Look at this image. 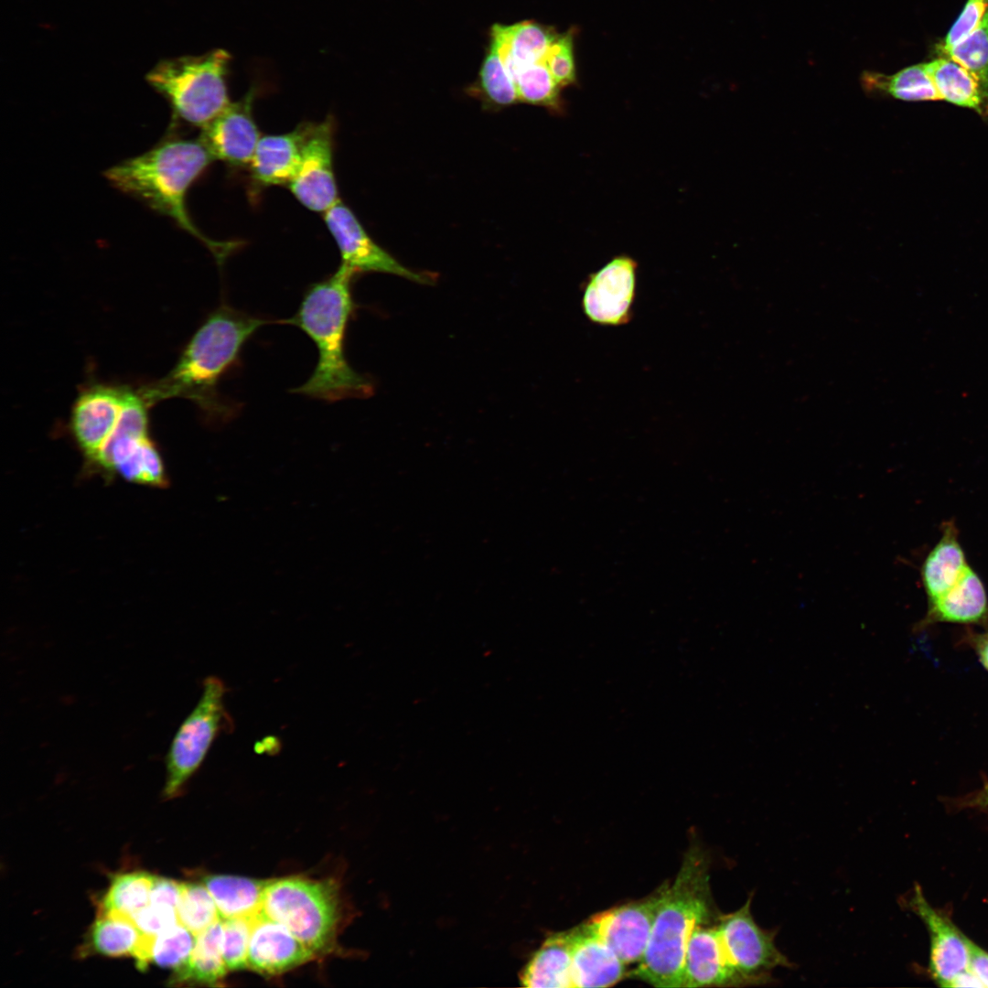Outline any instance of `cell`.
I'll return each mask as SVG.
<instances>
[{"label": "cell", "instance_id": "obj_1", "mask_svg": "<svg viewBox=\"0 0 988 988\" xmlns=\"http://www.w3.org/2000/svg\"><path fill=\"white\" fill-rule=\"evenodd\" d=\"M266 322L222 303L194 333L174 368L138 391L149 406L182 397L191 400L211 419L229 421L235 410L220 395V381L248 339Z\"/></svg>", "mask_w": 988, "mask_h": 988}, {"label": "cell", "instance_id": "obj_2", "mask_svg": "<svg viewBox=\"0 0 988 988\" xmlns=\"http://www.w3.org/2000/svg\"><path fill=\"white\" fill-rule=\"evenodd\" d=\"M357 273L344 264L328 278L309 286L295 316L287 320L314 342L318 360L313 373L295 393L327 402L360 398L371 382L346 357L345 338L354 310L351 282Z\"/></svg>", "mask_w": 988, "mask_h": 988}, {"label": "cell", "instance_id": "obj_3", "mask_svg": "<svg viewBox=\"0 0 988 988\" xmlns=\"http://www.w3.org/2000/svg\"><path fill=\"white\" fill-rule=\"evenodd\" d=\"M211 161L214 158L200 138H174L113 166L104 177L117 189L175 220L222 262L235 242L207 238L192 222L186 207L188 188Z\"/></svg>", "mask_w": 988, "mask_h": 988}, {"label": "cell", "instance_id": "obj_4", "mask_svg": "<svg viewBox=\"0 0 988 988\" xmlns=\"http://www.w3.org/2000/svg\"><path fill=\"white\" fill-rule=\"evenodd\" d=\"M708 863L697 847L685 854L668 885L654 919L645 953L633 975L660 988H682L689 939L711 917Z\"/></svg>", "mask_w": 988, "mask_h": 988}, {"label": "cell", "instance_id": "obj_5", "mask_svg": "<svg viewBox=\"0 0 988 988\" xmlns=\"http://www.w3.org/2000/svg\"><path fill=\"white\" fill-rule=\"evenodd\" d=\"M231 59L220 48L162 59L145 79L168 102L175 117L203 128L231 103L227 86Z\"/></svg>", "mask_w": 988, "mask_h": 988}, {"label": "cell", "instance_id": "obj_6", "mask_svg": "<svg viewBox=\"0 0 988 988\" xmlns=\"http://www.w3.org/2000/svg\"><path fill=\"white\" fill-rule=\"evenodd\" d=\"M262 913L285 925L316 955L329 951L340 918L338 886L300 876L268 880Z\"/></svg>", "mask_w": 988, "mask_h": 988}, {"label": "cell", "instance_id": "obj_7", "mask_svg": "<svg viewBox=\"0 0 988 988\" xmlns=\"http://www.w3.org/2000/svg\"><path fill=\"white\" fill-rule=\"evenodd\" d=\"M226 686L217 676L204 679L201 696L177 728L165 757V799L178 796L203 763L218 736L232 730L233 722L224 704Z\"/></svg>", "mask_w": 988, "mask_h": 988}, {"label": "cell", "instance_id": "obj_8", "mask_svg": "<svg viewBox=\"0 0 988 988\" xmlns=\"http://www.w3.org/2000/svg\"><path fill=\"white\" fill-rule=\"evenodd\" d=\"M752 897L736 911L719 918L717 927L728 958L745 984H762L770 981L778 967H791V962L777 948L775 931L761 929L750 911Z\"/></svg>", "mask_w": 988, "mask_h": 988}, {"label": "cell", "instance_id": "obj_9", "mask_svg": "<svg viewBox=\"0 0 988 988\" xmlns=\"http://www.w3.org/2000/svg\"><path fill=\"white\" fill-rule=\"evenodd\" d=\"M637 269L633 258L619 255L587 277L581 297L587 320L606 327L630 322L637 294Z\"/></svg>", "mask_w": 988, "mask_h": 988}, {"label": "cell", "instance_id": "obj_10", "mask_svg": "<svg viewBox=\"0 0 988 988\" xmlns=\"http://www.w3.org/2000/svg\"><path fill=\"white\" fill-rule=\"evenodd\" d=\"M669 883L645 898L592 916L584 926L600 938L625 963L639 962Z\"/></svg>", "mask_w": 988, "mask_h": 988}, {"label": "cell", "instance_id": "obj_11", "mask_svg": "<svg viewBox=\"0 0 988 988\" xmlns=\"http://www.w3.org/2000/svg\"><path fill=\"white\" fill-rule=\"evenodd\" d=\"M333 124H310L298 169L288 184L296 199L316 212H326L339 200L333 171Z\"/></svg>", "mask_w": 988, "mask_h": 988}, {"label": "cell", "instance_id": "obj_12", "mask_svg": "<svg viewBox=\"0 0 988 988\" xmlns=\"http://www.w3.org/2000/svg\"><path fill=\"white\" fill-rule=\"evenodd\" d=\"M128 389L94 384L77 397L71 411L70 429L88 464L97 467L117 425Z\"/></svg>", "mask_w": 988, "mask_h": 988}, {"label": "cell", "instance_id": "obj_13", "mask_svg": "<svg viewBox=\"0 0 988 988\" xmlns=\"http://www.w3.org/2000/svg\"><path fill=\"white\" fill-rule=\"evenodd\" d=\"M326 225L333 236L344 264L356 273L379 272L426 284L430 277L402 265L380 247L364 231L354 213L338 201L324 213Z\"/></svg>", "mask_w": 988, "mask_h": 988}, {"label": "cell", "instance_id": "obj_14", "mask_svg": "<svg viewBox=\"0 0 988 988\" xmlns=\"http://www.w3.org/2000/svg\"><path fill=\"white\" fill-rule=\"evenodd\" d=\"M253 93L231 102L202 128L200 140L214 160L233 166L250 165L260 134L252 113Z\"/></svg>", "mask_w": 988, "mask_h": 988}, {"label": "cell", "instance_id": "obj_15", "mask_svg": "<svg viewBox=\"0 0 988 988\" xmlns=\"http://www.w3.org/2000/svg\"><path fill=\"white\" fill-rule=\"evenodd\" d=\"M910 906L929 933V972L938 984L948 987L959 973L968 969L971 940L946 916L929 904L918 886Z\"/></svg>", "mask_w": 988, "mask_h": 988}, {"label": "cell", "instance_id": "obj_16", "mask_svg": "<svg viewBox=\"0 0 988 988\" xmlns=\"http://www.w3.org/2000/svg\"><path fill=\"white\" fill-rule=\"evenodd\" d=\"M316 954L285 925L261 913L252 924L248 968L276 975L300 966Z\"/></svg>", "mask_w": 988, "mask_h": 988}, {"label": "cell", "instance_id": "obj_17", "mask_svg": "<svg viewBox=\"0 0 988 988\" xmlns=\"http://www.w3.org/2000/svg\"><path fill=\"white\" fill-rule=\"evenodd\" d=\"M97 467L125 480L155 487L167 485L161 456L148 435H120L105 445Z\"/></svg>", "mask_w": 988, "mask_h": 988}, {"label": "cell", "instance_id": "obj_18", "mask_svg": "<svg viewBox=\"0 0 988 988\" xmlns=\"http://www.w3.org/2000/svg\"><path fill=\"white\" fill-rule=\"evenodd\" d=\"M742 983L744 981L728 958L717 927L697 926L685 950L682 988Z\"/></svg>", "mask_w": 988, "mask_h": 988}, {"label": "cell", "instance_id": "obj_19", "mask_svg": "<svg viewBox=\"0 0 988 988\" xmlns=\"http://www.w3.org/2000/svg\"><path fill=\"white\" fill-rule=\"evenodd\" d=\"M942 622L988 628L987 592L982 578L970 565L948 592L929 603L924 618L913 630Z\"/></svg>", "mask_w": 988, "mask_h": 988}, {"label": "cell", "instance_id": "obj_20", "mask_svg": "<svg viewBox=\"0 0 988 988\" xmlns=\"http://www.w3.org/2000/svg\"><path fill=\"white\" fill-rule=\"evenodd\" d=\"M572 981L574 987H609L623 979L625 963L584 924L573 929Z\"/></svg>", "mask_w": 988, "mask_h": 988}, {"label": "cell", "instance_id": "obj_21", "mask_svg": "<svg viewBox=\"0 0 988 988\" xmlns=\"http://www.w3.org/2000/svg\"><path fill=\"white\" fill-rule=\"evenodd\" d=\"M309 127L310 124H302L290 133L260 138L249 165L257 184L290 183L298 169Z\"/></svg>", "mask_w": 988, "mask_h": 988}, {"label": "cell", "instance_id": "obj_22", "mask_svg": "<svg viewBox=\"0 0 988 988\" xmlns=\"http://www.w3.org/2000/svg\"><path fill=\"white\" fill-rule=\"evenodd\" d=\"M969 566L953 521H945L941 536L925 557L920 578L928 603L948 592Z\"/></svg>", "mask_w": 988, "mask_h": 988}, {"label": "cell", "instance_id": "obj_23", "mask_svg": "<svg viewBox=\"0 0 988 988\" xmlns=\"http://www.w3.org/2000/svg\"><path fill=\"white\" fill-rule=\"evenodd\" d=\"M573 929L550 935L522 969L521 985L531 988H574L571 973Z\"/></svg>", "mask_w": 988, "mask_h": 988}, {"label": "cell", "instance_id": "obj_24", "mask_svg": "<svg viewBox=\"0 0 988 988\" xmlns=\"http://www.w3.org/2000/svg\"><path fill=\"white\" fill-rule=\"evenodd\" d=\"M267 881L229 875H210L202 879L221 919H252L259 916Z\"/></svg>", "mask_w": 988, "mask_h": 988}, {"label": "cell", "instance_id": "obj_25", "mask_svg": "<svg viewBox=\"0 0 988 988\" xmlns=\"http://www.w3.org/2000/svg\"><path fill=\"white\" fill-rule=\"evenodd\" d=\"M222 956V923L215 922L196 936V942L188 961L174 971L171 985H216L228 972Z\"/></svg>", "mask_w": 988, "mask_h": 988}, {"label": "cell", "instance_id": "obj_26", "mask_svg": "<svg viewBox=\"0 0 988 988\" xmlns=\"http://www.w3.org/2000/svg\"><path fill=\"white\" fill-rule=\"evenodd\" d=\"M923 64L940 100L988 115V92L964 67L947 57Z\"/></svg>", "mask_w": 988, "mask_h": 988}, {"label": "cell", "instance_id": "obj_27", "mask_svg": "<svg viewBox=\"0 0 988 988\" xmlns=\"http://www.w3.org/2000/svg\"><path fill=\"white\" fill-rule=\"evenodd\" d=\"M141 936L142 932L130 917L114 912H99L81 952L108 957L133 956Z\"/></svg>", "mask_w": 988, "mask_h": 988}, {"label": "cell", "instance_id": "obj_28", "mask_svg": "<svg viewBox=\"0 0 988 988\" xmlns=\"http://www.w3.org/2000/svg\"><path fill=\"white\" fill-rule=\"evenodd\" d=\"M860 81L864 91L872 95L888 94L907 102L940 100L924 64L905 68L890 76L864 71Z\"/></svg>", "mask_w": 988, "mask_h": 988}, {"label": "cell", "instance_id": "obj_29", "mask_svg": "<svg viewBox=\"0 0 988 988\" xmlns=\"http://www.w3.org/2000/svg\"><path fill=\"white\" fill-rule=\"evenodd\" d=\"M155 876L144 871L122 873L113 877L101 899L99 912L130 917L149 903Z\"/></svg>", "mask_w": 988, "mask_h": 988}, {"label": "cell", "instance_id": "obj_30", "mask_svg": "<svg viewBox=\"0 0 988 988\" xmlns=\"http://www.w3.org/2000/svg\"><path fill=\"white\" fill-rule=\"evenodd\" d=\"M510 76L515 84L520 102L543 106L555 113L563 112L562 89L553 78L546 64V58L518 68L510 72Z\"/></svg>", "mask_w": 988, "mask_h": 988}, {"label": "cell", "instance_id": "obj_31", "mask_svg": "<svg viewBox=\"0 0 988 988\" xmlns=\"http://www.w3.org/2000/svg\"><path fill=\"white\" fill-rule=\"evenodd\" d=\"M177 913L178 922L196 936L221 919L216 903L204 884L182 883Z\"/></svg>", "mask_w": 988, "mask_h": 988}, {"label": "cell", "instance_id": "obj_32", "mask_svg": "<svg viewBox=\"0 0 988 988\" xmlns=\"http://www.w3.org/2000/svg\"><path fill=\"white\" fill-rule=\"evenodd\" d=\"M478 85L491 104L504 107L520 102L515 84L491 40L479 71Z\"/></svg>", "mask_w": 988, "mask_h": 988}, {"label": "cell", "instance_id": "obj_33", "mask_svg": "<svg viewBox=\"0 0 988 988\" xmlns=\"http://www.w3.org/2000/svg\"><path fill=\"white\" fill-rule=\"evenodd\" d=\"M943 56L973 74L988 92V9L980 25Z\"/></svg>", "mask_w": 988, "mask_h": 988}, {"label": "cell", "instance_id": "obj_34", "mask_svg": "<svg viewBox=\"0 0 988 988\" xmlns=\"http://www.w3.org/2000/svg\"><path fill=\"white\" fill-rule=\"evenodd\" d=\"M196 942V935L179 922L155 936L151 962L161 968H181L189 959Z\"/></svg>", "mask_w": 988, "mask_h": 988}, {"label": "cell", "instance_id": "obj_35", "mask_svg": "<svg viewBox=\"0 0 988 988\" xmlns=\"http://www.w3.org/2000/svg\"><path fill=\"white\" fill-rule=\"evenodd\" d=\"M251 918H223L222 956L229 971L248 968V950L252 930Z\"/></svg>", "mask_w": 988, "mask_h": 988}, {"label": "cell", "instance_id": "obj_36", "mask_svg": "<svg viewBox=\"0 0 988 988\" xmlns=\"http://www.w3.org/2000/svg\"><path fill=\"white\" fill-rule=\"evenodd\" d=\"M575 29L570 28L558 35L551 45L546 64L557 85L563 90L577 83L575 60Z\"/></svg>", "mask_w": 988, "mask_h": 988}, {"label": "cell", "instance_id": "obj_37", "mask_svg": "<svg viewBox=\"0 0 988 988\" xmlns=\"http://www.w3.org/2000/svg\"><path fill=\"white\" fill-rule=\"evenodd\" d=\"M988 9V0H967L962 11L948 32L939 52L943 55L963 40L982 22Z\"/></svg>", "mask_w": 988, "mask_h": 988}, {"label": "cell", "instance_id": "obj_38", "mask_svg": "<svg viewBox=\"0 0 988 988\" xmlns=\"http://www.w3.org/2000/svg\"><path fill=\"white\" fill-rule=\"evenodd\" d=\"M131 918L143 934L154 937L178 923L177 908L152 903L136 911Z\"/></svg>", "mask_w": 988, "mask_h": 988}, {"label": "cell", "instance_id": "obj_39", "mask_svg": "<svg viewBox=\"0 0 988 988\" xmlns=\"http://www.w3.org/2000/svg\"><path fill=\"white\" fill-rule=\"evenodd\" d=\"M182 883L170 878L155 876L149 903L166 905L177 908L181 896Z\"/></svg>", "mask_w": 988, "mask_h": 988}, {"label": "cell", "instance_id": "obj_40", "mask_svg": "<svg viewBox=\"0 0 988 988\" xmlns=\"http://www.w3.org/2000/svg\"><path fill=\"white\" fill-rule=\"evenodd\" d=\"M968 969L988 987V952L971 940Z\"/></svg>", "mask_w": 988, "mask_h": 988}, {"label": "cell", "instance_id": "obj_41", "mask_svg": "<svg viewBox=\"0 0 988 988\" xmlns=\"http://www.w3.org/2000/svg\"><path fill=\"white\" fill-rule=\"evenodd\" d=\"M965 642L973 649L980 663L988 671V630L981 633L968 630Z\"/></svg>", "mask_w": 988, "mask_h": 988}, {"label": "cell", "instance_id": "obj_42", "mask_svg": "<svg viewBox=\"0 0 988 988\" xmlns=\"http://www.w3.org/2000/svg\"><path fill=\"white\" fill-rule=\"evenodd\" d=\"M948 987H983L979 979L969 970L959 973Z\"/></svg>", "mask_w": 988, "mask_h": 988}, {"label": "cell", "instance_id": "obj_43", "mask_svg": "<svg viewBox=\"0 0 988 988\" xmlns=\"http://www.w3.org/2000/svg\"><path fill=\"white\" fill-rule=\"evenodd\" d=\"M972 803L988 807V783L972 799Z\"/></svg>", "mask_w": 988, "mask_h": 988}]
</instances>
